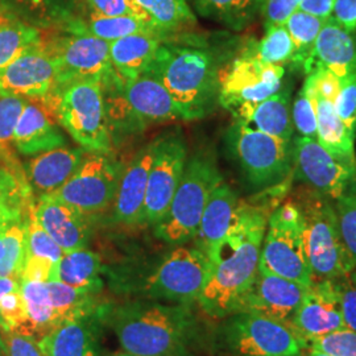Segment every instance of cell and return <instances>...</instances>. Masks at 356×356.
Returning <instances> with one entry per match:
<instances>
[{
  "label": "cell",
  "mask_w": 356,
  "mask_h": 356,
  "mask_svg": "<svg viewBox=\"0 0 356 356\" xmlns=\"http://www.w3.org/2000/svg\"><path fill=\"white\" fill-rule=\"evenodd\" d=\"M103 88L111 136L129 135L169 120L182 119L165 86L151 74L120 81L116 76Z\"/></svg>",
  "instance_id": "obj_5"
},
{
  "label": "cell",
  "mask_w": 356,
  "mask_h": 356,
  "mask_svg": "<svg viewBox=\"0 0 356 356\" xmlns=\"http://www.w3.org/2000/svg\"><path fill=\"white\" fill-rule=\"evenodd\" d=\"M26 220L28 216L0 236V277L22 279L26 254Z\"/></svg>",
  "instance_id": "obj_40"
},
{
  "label": "cell",
  "mask_w": 356,
  "mask_h": 356,
  "mask_svg": "<svg viewBox=\"0 0 356 356\" xmlns=\"http://www.w3.org/2000/svg\"><path fill=\"white\" fill-rule=\"evenodd\" d=\"M164 38L159 33H136L110 42V61L115 76L128 81L147 73Z\"/></svg>",
  "instance_id": "obj_28"
},
{
  "label": "cell",
  "mask_w": 356,
  "mask_h": 356,
  "mask_svg": "<svg viewBox=\"0 0 356 356\" xmlns=\"http://www.w3.org/2000/svg\"><path fill=\"white\" fill-rule=\"evenodd\" d=\"M335 110L347 128L356 135V73L341 79Z\"/></svg>",
  "instance_id": "obj_48"
},
{
  "label": "cell",
  "mask_w": 356,
  "mask_h": 356,
  "mask_svg": "<svg viewBox=\"0 0 356 356\" xmlns=\"http://www.w3.org/2000/svg\"><path fill=\"white\" fill-rule=\"evenodd\" d=\"M292 90L281 89L261 102L244 106L234 113V120L270 136L293 140Z\"/></svg>",
  "instance_id": "obj_27"
},
{
  "label": "cell",
  "mask_w": 356,
  "mask_h": 356,
  "mask_svg": "<svg viewBox=\"0 0 356 356\" xmlns=\"http://www.w3.org/2000/svg\"><path fill=\"white\" fill-rule=\"evenodd\" d=\"M101 256L88 248L65 252L53 268L51 281H58L74 288L102 291Z\"/></svg>",
  "instance_id": "obj_33"
},
{
  "label": "cell",
  "mask_w": 356,
  "mask_h": 356,
  "mask_svg": "<svg viewBox=\"0 0 356 356\" xmlns=\"http://www.w3.org/2000/svg\"><path fill=\"white\" fill-rule=\"evenodd\" d=\"M325 22L314 15L297 10L285 23L296 48L294 67L301 69L306 76L310 74L314 44Z\"/></svg>",
  "instance_id": "obj_36"
},
{
  "label": "cell",
  "mask_w": 356,
  "mask_h": 356,
  "mask_svg": "<svg viewBox=\"0 0 356 356\" xmlns=\"http://www.w3.org/2000/svg\"><path fill=\"white\" fill-rule=\"evenodd\" d=\"M111 306L64 319L42 337L38 347L44 356H101V335Z\"/></svg>",
  "instance_id": "obj_18"
},
{
  "label": "cell",
  "mask_w": 356,
  "mask_h": 356,
  "mask_svg": "<svg viewBox=\"0 0 356 356\" xmlns=\"http://www.w3.org/2000/svg\"><path fill=\"white\" fill-rule=\"evenodd\" d=\"M260 266L305 286L313 284V272L306 254L304 222L293 200L279 204L268 218Z\"/></svg>",
  "instance_id": "obj_11"
},
{
  "label": "cell",
  "mask_w": 356,
  "mask_h": 356,
  "mask_svg": "<svg viewBox=\"0 0 356 356\" xmlns=\"http://www.w3.org/2000/svg\"><path fill=\"white\" fill-rule=\"evenodd\" d=\"M334 0H300V10L327 20L332 13Z\"/></svg>",
  "instance_id": "obj_55"
},
{
  "label": "cell",
  "mask_w": 356,
  "mask_h": 356,
  "mask_svg": "<svg viewBox=\"0 0 356 356\" xmlns=\"http://www.w3.org/2000/svg\"><path fill=\"white\" fill-rule=\"evenodd\" d=\"M314 102L317 114V140L335 157L356 165L355 134H353L342 122L335 110V104L319 95L305 79L302 85Z\"/></svg>",
  "instance_id": "obj_29"
},
{
  "label": "cell",
  "mask_w": 356,
  "mask_h": 356,
  "mask_svg": "<svg viewBox=\"0 0 356 356\" xmlns=\"http://www.w3.org/2000/svg\"><path fill=\"white\" fill-rule=\"evenodd\" d=\"M291 326L305 341L344 329L337 280L314 281L307 288Z\"/></svg>",
  "instance_id": "obj_20"
},
{
  "label": "cell",
  "mask_w": 356,
  "mask_h": 356,
  "mask_svg": "<svg viewBox=\"0 0 356 356\" xmlns=\"http://www.w3.org/2000/svg\"><path fill=\"white\" fill-rule=\"evenodd\" d=\"M165 38L188 32L197 26V16L188 0H135Z\"/></svg>",
  "instance_id": "obj_34"
},
{
  "label": "cell",
  "mask_w": 356,
  "mask_h": 356,
  "mask_svg": "<svg viewBox=\"0 0 356 356\" xmlns=\"http://www.w3.org/2000/svg\"><path fill=\"white\" fill-rule=\"evenodd\" d=\"M28 102L29 99L24 97L0 95V148L13 140L17 120Z\"/></svg>",
  "instance_id": "obj_47"
},
{
  "label": "cell",
  "mask_w": 356,
  "mask_h": 356,
  "mask_svg": "<svg viewBox=\"0 0 356 356\" xmlns=\"http://www.w3.org/2000/svg\"><path fill=\"white\" fill-rule=\"evenodd\" d=\"M78 13L101 16H134L152 23L135 0H78Z\"/></svg>",
  "instance_id": "obj_45"
},
{
  "label": "cell",
  "mask_w": 356,
  "mask_h": 356,
  "mask_svg": "<svg viewBox=\"0 0 356 356\" xmlns=\"http://www.w3.org/2000/svg\"><path fill=\"white\" fill-rule=\"evenodd\" d=\"M292 200L302 216L313 282L339 280L355 272L342 241L334 201L305 185L294 191Z\"/></svg>",
  "instance_id": "obj_4"
},
{
  "label": "cell",
  "mask_w": 356,
  "mask_h": 356,
  "mask_svg": "<svg viewBox=\"0 0 356 356\" xmlns=\"http://www.w3.org/2000/svg\"><path fill=\"white\" fill-rule=\"evenodd\" d=\"M241 200L232 188L222 181L211 193L198 231L194 236V247L202 251L207 257L214 251L219 242L226 236L238 213Z\"/></svg>",
  "instance_id": "obj_25"
},
{
  "label": "cell",
  "mask_w": 356,
  "mask_h": 356,
  "mask_svg": "<svg viewBox=\"0 0 356 356\" xmlns=\"http://www.w3.org/2000/svg\"><path fill=\"white\" fill-rule=\"evenodd\" d=\"M211 263L197 247L176 245L143 277L127 280V292L141 300L191 304L209 280Z\"/></svg>",
  "instance_id": "obj_8"
},
{
  "label": "cell",
  "mask_w": 356,
  "mask_h": 356,
  "mask_svg": "<svg viewBox=\"0 0 356 356\" xmlns=\"http://www.w3.org/2000/svg\"><path fill=\"white\" fill-rule=\"evenodd\" d=\"M325 67L341 79L356 73V36L329 17L316 40L310 73ZM309 76V74H307Z\"/></svg>",
  "instance_id": "obj_24"
},
{
  "label": "cell",
  "mask_w": 356,
  "mask_h": 356,
  "mask_svg": "<svg viewBox=\"0 0 356 356\" xmlns=\"http://www.w3.org/2000/svg\"><path fill=\"white\" fill-rule=\"evenodd\" d=\"M104 356H140V355H135V354H131V353H127V351H124V350H120V351H114V353H110V354H107V355Z\"/></svg>",
  "instance_id": "obj_58"
},
{
  "label": "cell",
  "mask_w": 356,
  "mask_h": 356,
  "mask_svg": "<svg viewBox=\"0 0 356 356\" xmlns=\"http://www.w3.org/2000/svg\"><path fill=\"white\" fill-rule=\"evenodd\" d=\"M226 141L231 156L254 189L277 188L292 176L293 140L270 136L234 120Z\"/></svg>",
  "instance_id": "obj_9"
},
{
  "label": "cell",
  "mask_w": 356,
  "mask_h": 356,
  "mask_svg": "<svg viewBox=\"0 0 356 356\" xmlns=\"http://www.w3.org/2000/svg\"><path fill=\"white\" fill-rule=\"evenodd\" d=\"M26 256L47 257L54 264L60 261L64 251L54 242L49 234L41 227L38 218L35 216V204H32L26 220Z\"/></svg>",
  "instance_id": "obj_41"
},
{
  "label": "cell",
  "mask_w": 356,
  "mask_h": 356,
  "mask_svg": "<svg viewBox=\"0 0 356 356\" xmlns=\"http://www.w3.org/2000/svg\"><path fill=\"white\" fill-rule=\"evenodd\" d=\"M86 149L82 147H58L33 156L28 163V179L38 197L58 191L76 173Z\"/></svg>",
  "instance_id": "obj_26"
},
{
  "label": "cell",
  "mask_w": 356,
  "mask_h": 356,
  "mask_svg": "<svg viewBox=\"0 0 356 356\" xmlns=\"http://www.w3.org/2000/svg\"><path fill=\"white\" fill-rule=\"evenodd\" d=\"M0 326L3 332L17 331L29 335V319L20 289L0 297Z\"/></svg>",
  "instance_id": "obj_43"
},
{
  "label": "cell",
  "mask_w": 356,
  "mask_h": 356,
  "mask_svg": "<svg viewBox=\"0 0 356 356\" xmlns=\"http://www.w3.org/2000/svg\"><path fill=\"white\" fill-rule=\"evenodd\" d=\"M331 17L347 32L356 35V0H334Z\"/></svg>",
  "instance_id": "obj_54"
},
{
  "label": "cell",
  "mask_w": 356,
  "mask_h": 356,
  "mask_svg": "<svg viewBox=\"0 0 356 356\" xmlns=\"http://www.w3.org/2000/svg\"><path fill=\"white\" fill-rule=\"evenodd\" d=\"M106 323L122 350L140 356H194L200 323L191 304L136 298L111 307Z\"/></svg>",
  "instance_id": "obj_3"
},
{
  "label": "cell",
  "mask_w": 356,
  "mask_h": 356,
  "mask_svg": "<svg viewBox=\"0 0 356 356\" xmlns=\"http://www.w3.org/2000/svg\"><path fill=\"white\" fill-rule=\"evenodd\" d=\"M3 330L0 326V356H4V338H3Z\"/></svg>",
  "instance_id": "obj_59"
},
{
  "label": "cell",
  "mask_w": 356,
  "mask_h": 356,
  "mask_svg": "<svg viewBox=\"0 0 356 356\" xmlns=\"http://www.w3.org/2000/svg\"><path fill=\"white\" fill-rule=\"evenodd\" d=\"M293 175L305 186L337 201L356 182V165L329 152L317 139L293 138Z\"/></svg>",
  "instance_id": "obj_16"
},
{
  "label": "cell",
  "mask_w": 356,
  "mask_h": 356,
  "mask_svg": "<svg viewBox=\"0 0 356 356\" xmlns=\"http://www.w3.org/2000/svg\"><path fill=\"white\" fill-rule=\"evenodd\" d=\"M344 247L356 268V182L334 201Z\"/></svg>",
  "instance_id": "obj_42"
},
{
  "label": "cell",
  "mask_w": 356,
  "mask_h": 356,
  "mask_svg": "<svg viewBox=\"0 0 356 356\" xmlns=\"http://www.w3.org/2000/svg\"><path fill=\"white\" fill-rule=\"evenodd\" d=\"M244 51L264 64L282 66L285 69L286 66L294 67L296 48L285 26L269 28L264 38L260 41H250Z\"/></svg>",
  "instance_id": "obj_39"
},
{
  "label": "cell",
  "mask_w": 356,
  "mask_h": 356,
  "mask_svg": "<svg viewBox=\"0 0 356 356\" xmlns=\"http://www.w3.org/2000/svg\"><path fill=\"white\" fill-rule=\"evenodd\" d=\"M301 355H302V354H301ZM301 355H298V356H301Z\"/></svg>",
  "instance_id": "obj_60"
},
{
  "label": "cell",
  "mask_w": 356,
  "mask_h": 356,
  "mask_svg": "<svg viewBox=\"0 0 356 356\" xmlns=\"http://www.w3.org/2000/svg\"><path fill=\"white\" fill-rule=\"evenodd\" d=\"M38 223L65 252L86 248L89 244V216L51 195L38 197L35 204Z\"/></svg>",
  "instance_id": "obj_23"
},
{
  "label": "cell",
  "mask_w": 356,
  "mask_h": 356,
  "mask_svg": "<svg viewBox=\"0 0 356 356\" xmlns=\"http://www.w3.org/2000/svg\"><path fill=\"white\" fill-rule=\"evenodd\" d=\"M312 88L322 95L323 98L329 99L330 102H337L339 91H341V78L331 73L330 70L325 67H318L314 72H312L306 78Z\"/></svg>",
  "instance_id": "obj_52"
},
{
  "label": "cell",
  "mask_w": 356,
  "mask_h": 356,
  "mask_svg": "<svg viewBox=\"0 0 356 356\" xmlns=\"http://www.w3.org/2000/svg\"><path fill=\"white\" fill-rule=\"evenodd\" d=\"M355 272L342 277L338 282L341 294V309L346 329L356 332V276Z\"/></svg>",
  "instance_id": "obj_50"
},
{
  "label": "cell",
  "mask_w": 356,
  "mask_h": 356,
  "mask_svg": "<svg viewBox=\"0 0 356 356\" xmlns=\"http://www.w3.org/2000/svg\"><path fill=\"white\" fill-rule=\"evenodd\" d=\"M20 284L22 279L19 277H0V297L7 293L20 289Z\"/></svg>",
  "instance_id": "obj_56"
},
{
  "label": "cell",
  "mask_w": 356,
  "mask_h": 356,
  "mask_svg": "<svg viewBox=\"0 0 356 356\" xmlns=\"http://www.w3.org/2000/svg\"><path fill=\"white\" fill-rule=\"evenodd\" d=\"M269 204L241 201L226 236L209 254L211 270L197 302L204 314L223 319L239 313L259 272Z\"/></svg>",
  "instance_id": "obj_1"
},
{
  "label": "cell",
  "mask_w": 356,
  "mask_h": 356,
  "mask_svg": "<svg viewBox=\"0 0 356 356\" xmlns=\"http://www.w3.org/2000/svg\"><path fill=\"white\" fill-rule=\"evenodd\" d=\"M195 15L239 32L260 15L264 0H188Z\"/></svg>",
  "instance_id": "obj_32"
},
{
  "label": "cell",
  "mask_w": 356,
  "mask_h": 356,
  "mask_svg": "<svg viewBox=\"0 0 356 356\" xmlns=\"http://www.w3.org/2000/svg\"><path fill=\"white\" fill-rule=\"evenodd\" d=\"M78 11V0H0V15L38 29H61Z\"/></svg>",
  "instance_id": "obj_30"
},
{
  "label": "cell",
  "mask_w": 356,
  "mask_h": 356,
  "mask_svg": "<svg viewBox=\"0 0 356 356\" xmlns=\"http://www.w3.org/2000/svg\"><path fill=\"white\" fill-rule=\"evenodd\" d=\"M41 101L79 147L89 152H110L113 139L101 82L72 81L54 88Z\"/></svg>",
  "instance_id": "obj_7"
},
{
  "label": "cell",
  "mask_w": 356,
  "mask_h": 356,
  "mask_svg": "<svg viewBox=\"0 0 356 356\" xmlns=\"http://www.w3.org/2000/svg\"><path fill=\"white\" fill-rule=\"evenodd\" d=\"M307 288L309 286L297 281L281 277L259 266L254 285L247 294L239 313L261 314L291 326Z\"/></svg>",
  "instance_id": "obj_19"
},
{
  "label": "cell",
  "mask_w": 356,
  "mask_h": 356,
  "mask_svg": "<svg viewBox=\"0 0 356 356\" xmlns=\"http://www.w3.org/2000/svg\"><path fill=\"white\" fill-rule=\"evenodd\" d=\"M51 304L54 309V327L64 319L82 313H89L102 309L108 304L99 300L102 291L91 288H74L58 281H48Z\"/></svg>",
  "instance_id": "obj_35"
},
{
  "label": "cell",
  "mask_w": 356,
  "mask_h": 356,
  "mask_svg": "<svg viewBox=\"0 0 356 356\" xmlns=\"http://www.w3.org/2000/svg\"><path fill=\"white\" fill-rule=\"evenodd\" d=\"M292 122L298 136L317 139V114L314 102L302 86L292 103Z\"/></svg>",
  "instance_id": "obj_46"
},
{
  "label": "cell",
  "mask_w": 356,
  "mask_h": 356,
  "mask_svg": "<svg viewBox=\"0 0 356 356\" xmlns=\"http://www.w3.org/2000/svg\"><path fill=\"white\" fill-rule=\"evenodd\" d=\"M20 291L29 319V335L38 334L41 339L54 329V309L48 285L41 281L22 280Z\"/></svg>",
  "instance_id": "obj_37"
},
{
  "label": "cell",
  "mask_w": 356,
  "mask_h": 356,
  "mask_svg": "<svg viewBox=\"0 0 356 356\" xmlns=\"http://www.w3.org/2000/svg\"><path fill=\"white\" fill-rule=\"evenodd\" d=\"M4 356H44L38 339L26 334L13 331L4 332Z\"/></svg>",
  "instance_id": "obj_51"
},
{
  "label": "cell",
  "mask_w": 356,
  "mask_h": 356,
  "mask_svg": "<svg viewBox=\"0 0 356 356\" xmlns=\"http://www.w3.org/2000/svg\"><path fill=\"white\" fill-rule=\"evenodd\" d=\"M41 41V29L0 15V70Z\"/></svg>",
  "instance_id": "obj_38"
},
{
  "label": "cell",
  "mask_w": 356,
  "mask_h": 356,
  "mask_svg": "<svg viewBox=\"0 0 356 356\" xmlns=\"http://www.w3.org/2000/svg\"><path fill=\"white\" fill-rule=\"evenodd\" d=\"M13 141L16 149L24 156H38L67 145L64 128L41 99L38 102L29 99L17 120Z\"/></svg>",
  "instance_id": "obj_22"
},
{
  "label": "cell",
  "mask_w": 356,
  "mask_h": 356,
  "mask_svg": "<svg viewBox=\"0 0 356 356\" xmlns=\"http://www.w3.org/2000/svg\"><path fill=\"white\" fill-rule=\"evenodd\" d=\"M285 67L259 61L243 49L223 69L219 90V104L234 114L238 108L261 102L282 89Z\"/></svg>",
  "instance_id": "obj_15"
},
{
  "label": "cell",
  "mask_w": 356,
  "mask_h": 356,
  "mask_svg": "<svg viewBox=\"0 0 356 356\" xmlns=\"http://www.w3.org/2000/svg\"><path fill=\"white\" fill-rule=\"evenodd\" d=\"M307 348L329 356H356V332L350 329L332 331L306 341Z\"/></svg>",
  "instance_id": "obj_44"
},
{
  "label": "cell",
  "mask_w": 356,
  "mask_h": 356,
  "mask_svg": "<svg viewBox=\"0 0 356 356\" xmlns=\"http://www.w3.org/2000/svg\"><path fill=\"white\" fill-rule=\"evenodd\" d=\"M42 44L57 64L54 88L76 79L98 81L104 86L114 78L110 61V42L86 33L58 29Z\"/></svg>",
  "instance_id": "obj_13"
},
{
  "label": "cell",
  "mask_w": 356,
  "mask_h": 356,
  "mask_svg": "<svg viewBox=\"0 0 356 356\" xmlns=\"http://www.w3.org/2000/svg\"><path fill=\"white\" fill-rule=\"evenodd\" d=\"M57 64L42 41L0 70V95L45 98L57 83Z\"/></svg>",
  "instance_id": "obj_17"
},
{
  "label": "cell",
  "mask_w": 356,
  "mask_h": 356,
  "mask_svg": "<svg viewBox=\"0 0 356 356\" xmlns=\"http://www.w3.org/2000/svg\"><path fill=\"white\" fill-rule=\"evenodd\" d=\"M61 29L74 33L91 35L107 42H113L119 38H127L136 33L161 35L151 22L134 16H101L85 13H76V16L70 22H67Z\"/></svg>",
  "instance_id": "obj_31"
},
{
  "label": "cell",
  "mask_w": 356,
  "mask_h": 356,
  "mask_svg": "<svg viewBox=\"0 0 356 356\" xmlns=\"http://www.w3.org/2000/svg\"><path fill=\"white\" fill-rule=\"evenodd\" d=\"M122 170L123 166L110 152L86 151L76 173L58 191L48 195L83 216L102 214L114 204Z\"/></svg>",
  "instance_id": "obj_12"
},
{
  "label": "cell",
  "mask_w": 356,
  "mask_h": 356,
  "mask_svg": "<svg viewBox=\"0 0 356 356\" xmlns=\"http://www.w3.org/2000/svg\"><path fill=\"white\" fill-rule=\"evenodd\" d=\"M219 346L231 356H298L307 343L292 326L254 313H235L223 318Z\"/></svg>",
  "instance_id": "obj_10"
},
{
  "label": "cell",
  "mask_w": 356,
  "mask_h": 356,
  "mask_svg": "<svg viewBox=\"0 0 356 356\" xmlns=\"http://www.w3.org/2000/svg\"><path fill=\"white\" fill-rule=\"evenodd\" d=\"M301 356H329L326 355V354H323V353H319V351H316V350H312V348H306L305 351L302 353V355Z\"/></svg>",
  "instance_id": "obj_57"
},
{
  "label": "cell",
  "mask_w": 356,
  "mask_h": 356,
  "mask_svg": "<svg viewBox=\"0 0 356 356\" xmlns=\"http://www.w3.org/2000/svg\"><path fill=\"white\" fill-rule=\"evenodd\" d=\"M156 145L157 141L154 139L144 145L127 166H123L113 204V219L116 223L127 226L143 225L145 193Z\"/></svg>",
  "instance_id": "obj_21"
},
{
  "label": "cell",
  "mask_w": 356,
  "mask_h": 356,
  "mask_svg": "<svg viewBox=\"0 0 356 356\" xmlns=\"http://www.w3.org/2000/svg\"><path fill=\"white\" fill-rule=\"evenodd\" d=\"M156 153L149 170L143 225L156 226L165 216L188 161V144L181 128L156 138Z\"/></svg>",
  "instance_id": "obj_14"
},
{
  "label": "cell",
  "mask_w": 356,
  "mask_h": 356,
  "mask_svg": "<svg viewBox=\"0 0 356 356\" xmlns=\"http://www.w3.org/2000/svg\"><path fill=\"white\" fill-rule=\"evenodd\" d=\"M54 266L56 264L47 257L26 256L24 267L22 272V280L48 282L51 281Z\"/></svg>",
  "instance_id": "obj_53"
},
{
  "label": "cell",
  "mask_w": 356,
  "mask_h": 356,
  "mask_svg": "<svg viewBox=\"0 0 356 356\" xmlns=\"http://www.w3.org/2000/svg\"><path fill=\"white\" fill-rule=\"evenodd\" d=\"M222 65L201 38L184 32L164 38L147 73L165 86L184 120H195L219 104Z\"/></svg>",
  "instance_id": "obj_2"
},
{
  "label": "cell",
  "mask_w": 356,
  "mask_h": 356,
  "mask_svg": "<svg viewBox=\"0 0 356 356\" xmlns=\"http://www.w3.org/2000/svg\"><path fill=\"white\" fill-rule=\"evenodd\" d=\"M297 10H300V0H264L260 11L264 29L285 26L286 20Z\"/></svg>",
  "instance_id": "obj_49"
},
{
  "label": "cell",
  "mask_w": 356,
  "mask_h": 356,
  "mask_svg": "<svg viewBox=\"0 0 356 356\" xmlns=\"http://www.w3.org/2000/svg\"><path fill=\"white\" fill-rule=\"evenodd\" d=\"M222 181L223 177L213 153H193L188 157L168 213L154 226L156 236L170 245L191 242L198 231L206 204Z\"/></svg>",
  "instance_id": "obj_6"
}]
</instances>
